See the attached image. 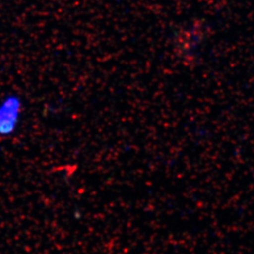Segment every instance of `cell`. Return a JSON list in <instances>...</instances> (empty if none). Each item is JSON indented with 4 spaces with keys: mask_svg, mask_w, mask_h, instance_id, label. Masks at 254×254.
I'll return each instance as SVG.
<instances>
[{
    "mask_svg": "<svg viewBox=\"0 0 254 254\" xmlns=\"http://www.w3.org/2000/svg\"><path fill=\"white\" fill-rule=\"evenodd\" d=\"M24 101L18 93L9 92L0 99V138L14 136L22 122Z\"/></svg>",
    "mask_w": 254,
    "mask_h": 254,
    "instance_id": "6da1fadb",
    "label": "cell"
}]
</instances>
